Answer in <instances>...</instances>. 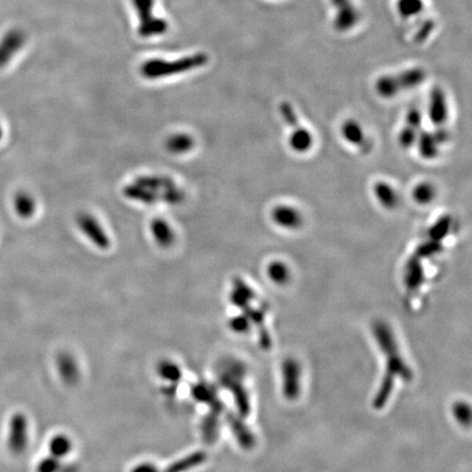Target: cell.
<instances>
[{"instance_id": "cell-1", "label": "cell", "mask_w": 472, "mask_h": 472, "mask_svg": "<svg viewBox=\"0 0 472 472\" xmlns=\"http://www.w3.org/2000/svg\"><path fill=\"white\" fill-rule=\"evenodd\" d=\"M373 333L381 351L386 356V372L373 400L374 408L381 409L390 398L397 377L404 381H410L413 379V373L400 354L395 335L386 323L376 321L374 323Z\"/></svg>"}, {"instance_id": "cell-2", "label": "cell", "mask_w": 472, "mask_h": 472, "mask_svg": "<svg viewBox=\"0 0 472 472\" xmlns=\"http://www.w3.org/2000/svg\"><path fill=\"white\" fill-rule=\"evenodd\" d=\"M208 63V56L204 53L195 54L186 56L176 61H165V59H149L142 63V76L144 78L154 80V79L165 78V77L176 76L180 73H188L194 69L205 66Z\"/></svg>"}, {"instance_id": "cell-3", "label": "cell", "mask_w": 472, "mask_h": 472, "mask_svg": "<svg viewBox=\"0 0 472 472\" xmlns=\"http://www.w3.org/2000/svg\"><path fill=\"white\" fill-rule=\"evenodd\" d=\"M219 379L223 387L229 389L234 397L241 417H248L250 412V397L243 384L245 379L246 369L238 360H227L222 362L219 370Z\"/></svg>"}, {"instance_id": "cell-4", "label": "cell", "mask_w": 472, "mask_h": 472, "mask_svg": "<svg viewBox=\"0 0 472 472\" xmlns=\"http://www.w3.org/2000/svg\"><path fill=\"white\" fill-rule=\"evenodd\" d=\"M279 113L284 124L290 128L288 138L290 149L296 154H305L311 151L315 144L313 132L300 124V119L292 104L289 102L280 103Z\"/></svg>"}, {"instance_id": "cell-5", "label": "cell", "mask_w": 472, "mask_h": 472, "mask_svg": "<svg viewBox=\"0 0 472 472\" xmlns=\"http://www.w3.org/2000/svg\"><path fill=\"white\" fill-rule=\"evenodd\" d=\"M425 80L421 69H411L397 76H387L379 80L376 91L384 99H392L400 92L408 91L419 86Z\"/></svg>"}, {"instance_id": "cell-6", "label": "cell", "mask_w": 472, "mask_h": 472, "mask_svg": "<svg viewBox=\"0 0 472 472\" xmlns=\"http://www.w3.org/2000/svg\"><path fill=\"white\" fill-rule=\"evenodd\" d=\"M132 1L139 19L138 33L142 38H154L167 32L169 29L167 21L154 15L153 8L155 0H132Z\"/></svg>"}, {"instance_id": "cell-7", "label": "cell", "mask_w": 472, "mask_h": 472, "mask_svg": "<svg viewBox=\"0 0 472 472\" xmlns=\"http://www.w3.org/2000/svg\"><path fill=\"white\" fill-rule=\"evenodd\" d=\"M435 130H422L418 138L417 146L420 157L427 161L437 159L442 146L448 140V132L444 127H435Z\"/></svg>"}, {"instance_id": "cell-8", "label": "cell", "mask_w": 472, "mask_h": 472, "mask_svg": "<svg viewBox=\"0 0 472 472\" xmlns=\"http://www.w3.org/2000/svg\"><path fill=\"white\" fill-rule=\"evenodd\" d=\"M271 221L283 231L294 232L304 224V215L300 209L289 204H278L271 210Z\"/></svg>"}, {"instance_id": "cell-9", "label": "cell", "mask_w": 472, "mask_h": 472, "mask_svg": "<svg viewBox=\"0 0 472 472\" xmlns=\"http://www.w3.org/2000/svg\"><path fill=\"white\" fill-rule=\"evenodd\" d=\"M423 114L417 107H412L406 113L404 125L398 134V144L402 149H410L417 144L420 132H422Z\"/></svg>"}, {"instance_id": "cell-10", "label": "cell", "mask_w": 472, "mask_h": 472, "mask_svg": "<svg viewBox=\"0 0 472 472\" xmlns=\"http://www.w3.org/2000/svg\"><path fill=\"white\" fill-rule=\"evenodd\" d=\"M80 230L84 232L86 238L93 243L96 248L100 250H107L111 246L109 235L103 230V227L100 224L99 221L89 213H81L77 218Z\"/></svg>"}, {"instance_id": "cell-11", "label": "cell", "mask_w": 472, "mask_h": 472, "mask_svg": "<svg viewBox=\"0 0 472 472\" xmlns=\"http://www.w3.org/2000/svg\"><path fill=\"white\" fill-rule=\"evenodd\" d=\"M300 376L302 370L296 360L287 359L282 364L283 395L288 400L298 398L300 393Z\"/></svg>"}, {"instance_id": "cell-12", "label": "cell", "mask_w": 472, "mask_h": 472, "mask_svg": "<svg viewBox=\"0 0 472 472\" xmlns=\"http://www.w3.org/2000/svg\"><path fill=\"white\" fill-rule=\"evenodd\" d=\"M427 117L434 127H444L450 119V107L442 89L435 88L429 96Z\"/></svg>"}, {"instance_id": "cell-13", "label": "cell", "mask_w": 472, "mask_h": 472, "mask_svg": "<svg viewBox=\"0 0 472 472\" xmlns=\"http://www.w3.org/2000/svg\"><path fill=\"white\" fill-rule=\"evenodd\" d=\"M28 420L22 413L13 416L10 421V433L8 445L11 452L19 454L26 450L29 437Z\"/></svg>"}, {"instance_id": "cell-14", "label": "cell", "mask_w": 472, "mask_h": 472, "mask_svg": "<svg viewBox=\"0 0 472 472\" xmlns=\"http://www.w3.org/2000/svg\"><path fill=\"white\" fill-rule=\"evenodd\" d=\"M26 43V36L22 31L10 30L0 40V68H3Z\"/></svg>"}, {"instance_id": "cell-15", "label": "cell", "mask_w": 472, "mask_h": 472, "mask_svg": "<svg viewBox=\"0 0 472 472\" xmlns=\"http://www.w3.org/2000/svg\"><path fill=\"white\" fill-rule=\"evenodd\" d=\"M340 135L342 139L350 146L358 149H366L369 144V138L366 135L365 129L360 121L354 119H348L342 123L340 128Z\"/></svg>"}, {"instance_id": "cell-16", "label": "cell", "mask_w": 472, "mask_h": 472, "mask_svg": "<svg viewBox=\"0 0 472 472\" xmlns=\"http://www.w3.org/2000/svg\"><path fill=\"white\" fill-rule=\"evenodd\" d=\"M372 192L377 204L384 209L392 211L399 206L400 196L398 190L386 181H379L375 183L372 188Z\"/></svg>"}, {"instance_id": "cell-17", "label": "cell", "mask_w": 472, "mask_h": 472, "mask_svg": "<svg viewBox=\"0 0 472 472\" xmlns=\"http://www.w3.org/2000/svg\"><path fill=\"white\" fill-rule=\"evenodd\" d=\"M229 425H230L231 431L234 434L235 439H238V443L243 450H250L255 446V435L252 433L250 427L243 422V420L231 414L229 418Z\"/></svg>"}, {"instance_id": "cell-18", "label": "cell", "mask_w": 472, "mask_h": 472, "mask_svg": "<svg viewBox=\"0 0 472 472\" xmlns=\"http://www.w3.org/2000/svg\"><path fill=\"white\" fill-rule=\"evenodd\" d=\"M256 298V293L253 289L244 282L242 279L236 278L233 281L232 292L230 294V300L235 307L242 310L248 304L253 303Z\"/></svg>"}, {"instance_id": "cell-19", "label": "cell", "mask_w": 472, "mask_h": 472, "mask_svg": "<svg viewBox=\"0 0 472 472\" xmlns=\"http://www.w3.org/2000/svg\"><path fill=\"white\" fill-rule=\"evenodd\" d=\"M192 395L198 402L209 404L213 411L222 412V404L218 399L217 390L211 385L206 384V383L196 384L192 387Z\"/></svg>"}, {"instance_id": "cell-20", "label": "cell", "mask_w": 472, "mask_h": 472, "mask_svg": "<svg viewBox=\"0 0 472 472\" xmlns=\"http://www.w3.org/2000/svg\"><path fill=\"white\" fill-rule=\"evenodd\" d=\"M151 233L158 245L163 248H169L173 245L175 241L174 232L172 227L165 220L157 218L151 222Z\"/></svg>"}, {"instance_id": "cell-21", "label": "cell", "mask_w": 472, "mask_h": 472, "mask_svg": "<svg viewBox=\"0 0 472 472\" xmlns=\"http://www.w3.org/2000/svg\"><path fill=\"white\" fill-rule=\"evenodd\" d=\"M125 197L132 201L142 202L144 205H154L160 200L159 192H153V190H148L144 187L139 186V185L132 184L124 188Z\"/></svg>"}, {"instance_id": "cell-22", "label": "cell", "mask_w": 472, "mask_h": 472, "mask_svg": "<svg viewBox=\"0 0 472 472\" xmlns=\"http://www.w3.org/2000/svg\"><path fill=\"white\" fill-rule=\"evenodd\" d=\"M59 375L67 384H75L79 379L78 364L73 356L63 353L57 360Z\"/></svg>"}, {"instance_id": "cell-23", "label": "cell", "mask_w": 472, "mask_h": 472, "mask_svg": "<svg viewBox=\"0 0 472 472\" xmlns=\"http://www.w3.org/2000/svg\"><path fill=\"white\" fill-rule=\"evenodd\" d=\"M412 199L420 206L431 205L437 197V188L429 181L418 183L412 190Z\"/></svg>"}, {"instance_id": "cell-24", "label": "cell", "mask_w": 472, "mask_h": 472, "mask_svg": "<svg viewBox=\"0 0 472 472\" xmlns=\"http://www.w3.org/2000/svg\"><path fill=\"white\" fill-rule=\"evenodd\" d=\"M266 273L271 282L277 286H284L290 281V267L282 260H273L268 264L266 268Z\"/></svg>"}, {"instance_id": "cell-25", "label": "cell", "mask_w": 472, "mask_h": 472, "mask_svg": "<svg viewBox=\"0 0 472 472\" xmlns=\"http://www.w3.org/2000/svg\"><path fill=\"white\" fill-rule=\"evenodd\" d=\"M135 184L153 190L155 192H161L163 190H169L172 187L176 186L173 182L172 178L167 176H161V175H148V176H140L135 181Z\"/></svg>"}, {"instance_id": "cell-26", "label": "cell", "mask_w": 472, "mask_h": 472, "mask_svg": "<svg viewBox=\"0 0 472 472\" xmlns=\"http://www.w3.org/2000/svg\"><path fill=\"white\" fill-rule=\"evenodd\" d=\"M421 266L420 259H411L408 266H406V275H404V282H406L408 290H418L422 286L425 281V273Z\"/></svg>"}, {"instance_id": "cell-27", "label": "cell", "mask_w": 472, "mask_h": 472, "mask_svg": "<svg viewBox=\"0 0 472 472\" xmlns=\"http://www.w3.org/2000/svg\"><path fill=\"white\" fill-rule=\"evenodd\" d=\"M194 139L190 135L177 134L169 137L165 142L167 151L173 154H183L190 152L194 148Z\"/></svg>"}, {"instance_id": "cell-28", "label": "cell", "mask_w": 472, "mask_h": 472, "mask_svg": "<svg viewBox=\"0 0 472 472\" xmlns=\"http://www.w3.org/2000/svg\"><path fill=\"white\" fill-rule=\"evenodd\" d=\"M48 450L51 452V456L57 458H63L68 456L73 450V442L67 435L59 434L52 437L48 445Z\"/></svg>"}, {"instance_id": "cell-29", "label": "cell", "mask_w": 472, "mask_h": 472, "mask_svg": "<svg viewBox=\"0 0 472 472\" xmlns=\"http://www.w3.org/2000/svg\"><path fill=\"white\" fill-rule=\"evenodd\" d=\"M15 213L21 218H31L36 213V205L33 198L26 192H19L13 200Z\"/></svg>"}, {"instance_id": "cell-30", "label": "cell", "mask_w": 472, "mask_h": 472, "mask_svg": "<svg viewBox=\"0 0 472 472\" xmlns=\"http://www.w3.org/2000/svg\"><path fill=\"white\" fill-rule=\"evenodd\" d=\"M205 452H194V454L190 455V456H187V457L183 458V459L178 460L177 462H174L173 465L169 466L165 470V472H186L188 470L192 469V468L201 465L202 462H205Z\"/></svg>"}, {"instance_id": "cell-31", "label": "cell", "mask_w": 472, "mask_h": 472, "mask_svg": "<svg viewBox=\"0 0 472 472\" xmlns=\"http://www.w3.org/2000/svg\"><path fill=\"white\" fill-rule=\"evenodd\" d=\"M220 413L221 412L213 410L211 413L202 421V436L206 439V442L213 443L217 439L218 434H219Z\"/></svg>"}, {"instance_id": "cell-32", "label": "cell", "mask_w": 472, "mask_h": 472, "mask_svg": "<svg viewBox=\"0 0 472 472\" xmlns=\"http://www.w3.org/2000/svg\"><path fill=\"white\" fill-rule=\"evenodd\" d=\"M158 373L162 379L169 383H177L182 377L180 366L172 361H162L158 366Z\"/></svg>"}, {"instance_id": "cell-33", "label": "cell", "mask_w": 472, "mask_h": 472, "mask_svg": "<svg viewBox=\"0 0 472 472\" xmlns=\"http://www.w3.org/2000/svg\"><path fill=\"white\" fill-rule=\"evenodd\" d=\"M452 413L460 425L469 427L471 422V409L465 402H458L452 406Z\"/></svg>"}, {"instance_id": "cell-34", "label": "cell", "mask_w": 472, "mask_h": 472, "mask_svg": "<svg viewBox=\"0 0 472 472\" xmlns=\"http://www.w3.org/2000/svg\"><path fill=\"white\" fill-rule=\"evenodd\" d=\"M160 200L169 205H180L185 200V192L174 186L160 192Z\"/></svg>"}, {"instance_id": "cell-35", "label": "cell", "mask_w": 472, "mask_h": 472, "mask_svg": "<svg viewBox=\"0 0 472 472\" xmlns=\"http://www.w3.org/2000/svg\"><path fill=\"white\" fill-rule=\"evenodd\" d=\"M250 326H252V323L244 314L235 316L234 319H231L230 321L231 329L236 333H246L250 331Z\"/></svg>"}, {"instance_id": "cell-36", "label": "cell", "mask_w": 472, "mask_h": 472, "mask_svg": "<svg viewBox=\"0 0 472 472\" xmlns=\"http://www.w3.org/2000/svg\"><path fill=\"white\" fill-rule=\"evenodd\" d=\"M61 466L57 458L51 457L44 458L38 462L36 471L38 472H61Z\"/></svg>"}, {"instance_id": "cell-37", "label": "cell", "mask_w": 472, "mask_h": 472, "mask_svg": "<svg viewBox=\"0 0 472 472\" xmlns=\"http://www.w3.org/2000/svg\"><path fill=\"white\" fill-rule=\"evenodd\" d=\"M132 472H159L158 468L152 464L144 462L142 465H138L132 469Z\"/></svg>"}, {"instance_id": "cell-38", "label": "cell", "mask_w": 472, "mask_h": 472, "mask_svg": "<svg viewBox=\"0 0 472 472\" xmlns=\"http://www.w3.org/2000/svg\"><path fill=\"white\" fill-rule=\"evenodd\" d=\"M3 128H1V125H0V139H1V138H3Z\"/></svg>"}]
</instances>
